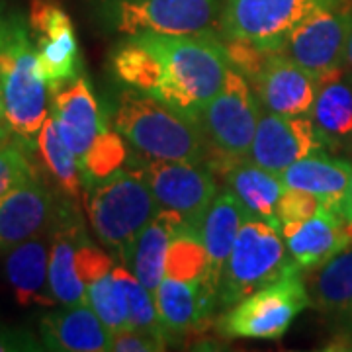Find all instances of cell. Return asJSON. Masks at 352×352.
Instances as JSON below:
<instances>
[{
    "label": "cell",
    "mask_w": 352,
    "mask_h": 352,
    "mask_svg": "<svg viewBox=\"0 0 352 352\" xmlns=\"http://www.w3.org/2000/svg\"><path fill=\"white\" fill-rule=\"evenodd\" d=\"M0 90L6 124L32 149L51 113V90L39 71L28 18L20 12H0Z\"/></svg>",
    "instance_id": "obj_1"
},
{
    "label": "cell",
    "mask_w": 352,
    "mask_h": 352,
    "mask_svg": "<svg viewBox=\"0 0 352 352\" xmlns=\"http://www.w3.org/2000/svg\"><path fill=\"white\" fill-rule=\"evenodd\" d=\"M135 38L163 63L164 92L161 100L198 124L201 108L221 90L231 67L223 41L217 34H139Z\"/></svg>",
    "instance_id": "obj_2"
},
{
    "label": "cell",
    "mask_w": 352,
    "mask_h": 352,
    "mask_svg": "<svg viewBox=\"0 0 352 352\" xmlns=\"http://www.w3.org/2000/svg\"><path fill=\"white\" fill-rule=\"evenodd\" d=\"M113 127L147 161L210 164L212 149L201 127L166 102L124 88L113 106Z\"/></svg>",
    "instance_id": "obj_3"
},
{
    "label": "cell",
    "mask_w": 352,
    "mask_h": 352,
    "mask_svg": "<svg viewBox=\"0 0 352 352\" xmlns=\"http://www.w3.org/2000/svg\"><path fill=\"white\" fill-rule=\"evenodd\" d=\"M87 186L90 226L102 245L124 263L129 247L161 212V206L141 168H120Z\"/></svg>",
    "instance_id": "obj_4"
},
{
    "label": "cell",
    "mask_w": 352,
    "mask_h": 352,
    "mask_svg": "<svg viewBox=\"0 0 352 352\" xmlns=\"http://www.w3.org/2000/svg\"><path fill=\"white\" fill-rule=\"evenodd\" d=\"M261 113L263 106L249 78L231 65L221 90L198 116V126L212 149L214 173L249 159Z\"/></svg>",
    "instance_id": "obj_5"
},
{
    "label": "cell",
    "mask_w": 352,
    "mask_h": 352,
    "mask_svg": "<svg viewBox=\"0 0 352 352\" xmlns=\"http://www.w3.org/2000/svg\"><path fill=\"white\" fill-rule=\"evenodd\" d=\"M292 264L294 261L280 229L263 219L247 217L219 278L217 309H229L282 276Z\"/></svg>",
    "instance_id": "obj_6"
},
{
    "label": "cell",
    "mask_w": 352,
    "mask_h": 352,
    "mask_svg": "<svg viewBox=\"0 0 352 352\" xmlns=\"http://www.w3.org/2000/svg\"><path fill=\"white\" fill-rule=\"evenodd\" d=\"M307 307L311 300L303 270L294 263L282 276L226 309L219 317V333L229 339L280 340Z\"/></svg>",
    "instance_id": "obj_7"
},
{
    "label": "cell",
    "mask_w": 352,
    "mask_h": 352,
    "mask_svg": "<svg viewBox=\"0 0 352 352\" xmlns=\"http://www.w3.org/2000/svg\"><path fill=\"white\" fill-rule=\"evenodd\" d=\"M349 0H223L217 38L282 53L289 34L314 14Z\"/></svg>",
    "instance_id": "obj_8"
},
{
    "label": "cell",
    "mask_w": 352,
    "mask_h": 352,
    "mask_svg": "<svg viewBox=\"0 0 352 352\" xmlns=\"http://www.w3.org/2000/svg\"><path fill=\"white\" fill-rule=\"evenodd\" d=\"M221 0H102V16L122 36L217 34Z\"/></svg>",
    "instance_id": "obj_9"
},
{
    "label": "cell",
    "mask_w": 352,
    "mask_h": 352,
    "mask_svg": "<svg viewBox=\"0 0 352 352\" xmlns=\"http://www.w3.org/2000/svg\"><path fill=\"white\" fill-rule=\"evenodd\" d=\"M141 173L147 178L161 210L180 217L184 226L201 229L212 201L219 194L210 164L149 161L141 166Z\"/></svg>",
    "instance_id": "obj_10"
},
{
    "label": "cell",
    "mask_w": 352,
    "mask_h": 352,
    "mask_svg": "<svg viewBox=\"0 0 352 352\" xmlns=\"http://www.w3.org/2000/svg\"><path fill=\"white\" fill-rule=\"evenodd\" d=\"M352 32V0L314 14L298 25L282 53L302 65L319 80L344 73V55Z\"/></svg>",
    "instance_id": "obj_11"
},
{
    "label": "cell",
    "mask_w": 352,
    "mask_h": 352,
    "mask_svg": "<svg viewBox=\"0 0 352 352\" xmlns=\"http://www.w3.org/2000/svg\"><path fill=\"white\" fill-rule=\"evenodd\" d=\"M28 24L38 50L39 71L51 94L80 76V50L69 14L53 0H32Z\"/></svg>",
    "instance_id": "obj_12"
},
{
    "label": "cell",
    "mask_w": 352,
    "mask_h": 352,
    "mask_svg": "<svg viewBox=\"0 0 352 352\" xmlns=\"http://www.w3.org/2000/svg\"><path fill=\"white\" fill-rule=\"evenodd\" d=\"M327 147L311 116H282L263 110L252 139L249 159L272 173H284L289 164L321 153Z\"/></svg>",
    "instance_id": "obj_13"
},
{
    "label": "cell",
    "mask_w": 352,
    "mask_h": 352,
    "mask_svg": "<svg viewBox=\"0 0 352 352\" xmlns=\"http://www.w3.org/2000/svg\"><path fill=\"white\" fill-rule=\"evenodd\" d=\"M251 85L266 112L309 116L321 80L284 53H270L268 61L252 78Z\"/></svg>",
    "instance_id": "obj_14"
},
{
    "label": "cell",
    "mask_w": 352,
    "mask_h": 352,
    "mask_svg": "<svg viewBox=\"0 0 352 352\" xmlns=\"http://www.w3.org/2000/svg\"><path fill=\"white\" fill-rule=\"evenodd\" d=\"M61 214L63 208L38 176L14 188L0 198V251L51 231Z\"/></svg>",
    "instance_id": "obj_15"
},
{
    "label": "cell",
    "mask_w": 352,
    "mask_h": 352,
    "mask_svg": "<svg viewBox=\"0 0 352 352\" xmlns=\"http://www.w3.org/2000/svg\"><path fill=\"white\" fill-rule=\"evenodd\" d=\"M280 178L288 188L314 194L323 208L346 223H352V163L314 153L289 164Z\"/></svg>",
    "instance_id": "obj_16"
},
{
    "label": "cell",
    "mask_w": 352,
    "mask_h": 352,
    "mask_svg": "<svg viewBox=\"0 0 352 352\" xmlns=\"http://www.w3.org/2000/svg\"><path fill=\"white\" fill-rule=\"evenodd\" d=\"M51 116L78 163L108 124L87 76H78L53 94Z\"/></svg>",
    "instance_id": "obj_17"
},
{
    "label": "cell",
    "mask_w": 352,
    "mask_h": 352,
    "mask_svg": "<svg viewBox=\"0 0 352 352\" xmlns=\"http://www.w3.org/2000/svg\"><path fill=\"white\" fill-rule=\"evenodd\" d=\"M280 233L286 241L292 261L303 272L327 263L337 252L352 245V223L335 217L325 208L303 221L284 223Z\"/></svg>",
    "instance_id": "obj_18"
},
{
    "label": "cell",
    "mask_w": 352,
    "mask_h": 352,
    "mask_svg": "<svg viewBox=\"0 0 352 352\" xmlns=\"http://www.w3.org/2000/svg\"><path fill=\"white\" fill-rule=\"evenodd\" d=\"M51 233H41L4 251V274L20 305L53 307L57 300L50 284Z\"/></svg>",
    "instance_id": "obj_19"
},
{
    "label": "cell",
    "mask_w": 352,
    "mask_h": 352,
    "mask_svg": "<svg viewBox=\"0 0 352 352\" xmlns=\"http://www.w3.org/2000/svg\"><path fill=\"white\" fill-rule=\"evenodd\" d=\"M39 339L45 351L104 352L110 351L112 333L85 303L61 305L39 321Z\"/></svg>",
    "instance_id": "obj_20"
},
{
    "label": "cell",
    "mask_w": 352,
    "mask_h": 352,
    "mask_svg": "<svg viewBox=\"0 0 352 352\" xmlns=\"http://www.w3.org/2000/svg\"><path fill=\"white\" fill-rule=\"evenodd\" d=\"M155 305L168 342L182 339L217 309V296L206 282H180L164 278L157 289Z\"/></svg>",
    "instance_id": "obj_21"
},
{
    "label": "cell",
    "mask_w": 352,
    "mask_h": 352,
    "mask_svg": "<svg viewBox=\"0 0 352 352\" xmlns=\"http://www.w3.org/2000/svg\"><path fill=\"white\" fill-rule=\"evenodd\" d=\"M221 173L226 175L227 190H231L239 200L247 217L263 219L280 229L276 210L278 201L286 190L280 175L252 163L251 159L231 163Z\"/></svg>",
    "instance_id": "obj_22"
},
{
    "label": "cell",
    "mask_w": 352,
    "mask_h": 352,
    "mask_svg": "<svg viewBox=\"0 0 352 352\" xmlns=\"http://www.w3.org/2000/svg\"><path fill=\"white\" fill-rule=\"evenodd\" d=\"M245 219H247V212L243 210L239 200L233 196L231 190H223L215 196L201 223L200 235L210 256V272L204 282L214 289L215 296L219 288L221 272L226 268L233 243L237 239V233Z\"/></svg>",
    "instance_id": "obj_23"
},
{
    "label": "cell",
    "mask_w": 352,
    "mask_h": 352,
    "mask_svg": "<svg viewBox=\"0 0 352 352\" xmlns=\"http://www.w3.org/2000/svg\"><path fill=\"white\" fill-rule=\"evenodd\" d=\"M311 307L325 315L352 319V245L327 263L303 272Z\"/></svg>",
    "instance_id": "obj_24"
},
{
    "label": "cell",
    "mask_w": 352,
    "mask_h": 352,
    "mask_svg": "<svg viewBox=\"0 0 352 352\" xmlns=\"http://www.w3.org/2000/svg\"><path fill=\"white\" fill-rule=\"evenodd\" d=\"M180 226V217L175 214L161 210L159 214L153 217V221L145 227L129 247L124 264L129 268L139 282L151 292L153 296L164 280V256L168 243L173 239L175 231Z\"/></svg>",
    "instance_id": "obj_25"
},
{
    "label": "cell",
    "mask_w": 352,
    "mask_h": 352,
    "mask_svg": "<svg viewBox=\"0 0 352 352\" xmlns=\"http://www.w3.org/2000/svg\"><path fill=\"white\" fill-rule=\"evenodd\" d=\"M82 231L76 217H69L63 210L51 233L50 284L59 305L87 302V286L75 268V247Z\"/></svg>",
    "instance_id": "obj_26"
},
{
    "label": "cell",
    "mask_w": 352,
    "mask_h": 352,
    "mask_svg": "<svg viewBox=\"0 0 352 352\" xmlns=\"http://www.w3.org/2000/svg\"><path fill=\"white\" fill-rule=\"evenodd\" d=\"M344 73L321 80L311 120L327 147H339L352 141V82L342 78Z\"/></svg>",
    "instance_id": "obj_27"
},
{
    "label": "cell",
    "mask_w": 352,
    "mask_h": 352,
    "mask_svg": "<svg viewBox=\"0 0 352 352\" xmlns=\"http://www.w3.org/2000/svg\"><path fill=\"white\" fill-rule=\"evenodd\" d=\"M112 71L116 78L139 92L163 98L164 67L161 59L135 36L124 39L112 55Z\"/></svg>",
    "instance_id": "obj_28"
},
{
    "label": "cell",
    "mask_w": 352,
    "mask_h": 352,
    "mask_svg": "<svg viewBox=\"0 0 352 352\" xmlns=\"http://www.w3.org/2000/svg\"><path fill=\"white\" fill-rule=\"evenodd\" d=\"M210 272V256L200 229L180 226L168 243L164 256V278L180 282H204Z\"/></svg>",
    "instance_id": "obj_29"
},
{
    "label": "cell",
    "mask_w": 352,
    "mask_h": 352,
    "mask_svg": "<svg viewBox=\"0 0 352 352\" xmlns=\"http://www.w3.org/2000/svg\"><path fill=\"white\" fill-rule=\"evenodd\" d=\"M38 149L41 153L43 163L47 164L53 178L59 182V186L67 196L78 198L80 196V176L82 168L73 151L67 147L61 138L57 124L50 113L45 124L41 126L38 135Z\"/></svg>",
    "instance_id": "obj_30"
},
{
    "label": "cell",
    "mask_w": 352,
    "mask_h": 352,
    "mask_svg": "<svg viewBox=\"0 0 352 352\" xmlns=\"http://www.w3.org/2000/svg\"><path fill=\"white\" fill-rule=\"evenodd\" d=\"M112 276L120 292H122L124 303H126L127 327L141 329V331L153 333L155 337H159L166 344H170L168 339H166V335H164L151 292L145 288L135 278V274L129 268H126L124 264L113 266Z\"/></svg>",
    "instance_id": "obj_31"
},
{
    "label": "cell",
    "mask_w": 352,
    "mask_h": 352,
    "mask_svg": "<svg viewBox=\"0 0 352 352\" xmlns=\"http://www.w3.org/2000/svg\"><path fill=\"white\" fill-rule=\"evenodd\" d=\"M127 161V143L124 135L108 124L104 126L85 159L80 161L82 176L88 182L100 180L120 170Z\"/></svg>",
    "instance_id": "obj_32"
},
{
    "label": "cell",
    "mask_w": 352,
    "mask_h": 352,
    "mask_svg": "<svg viewBox=\"0 0 352 352\" xmlns=\"http://www.w3.org/2000/svg\"><path fill=\"white\" fill-rule=\"evenodd\" d=\"M87 303L98 315L110 333H118L127 327V311L122 292L118 288L112 272L98 278L87 288Z\"/></svg>",
    "instance_id": "obj_33"
},
{
    "label": "cell",
    "mask_w": 352,
    "mask_h": 352,
    "mask_svg": "<svg viewBox=\"0 0 352 352\" xmlns=\"http://www.w3.org/2000/svg\"><path fill=\"white\" fill-rule=\"evenodd\" d=\"M113 258L116 256L112 252L102 251L100 247H96L85 231L80 233L75 247V268L76 274L87 288L98 278L112 272L116 266Z\"/></svg>",
    "instance_id": "obj_34"
},
{
    "label": "cell",
    "mask_w": 352,
    "mask_h": 352,
    "mask_svg": "<svg viewBox=\"0 0 352 352\" xmlns=\"http://www.w3.org/2000/svg\"><path fill=\"white\" fill-rule=\"evenodd\" d=\"M32 178H36L34 166L20 145L6 143L0 147V198Z\"/></svg>",
    "instance_id": "obj_35"
},
{
    "label": "cell",
    "mask_w": 352,
    "mask_h": 352,
    "mask_svg": "<svg viewBox=\"0 0 352 352\" xmlns=\"http://www.w3.org/2000/svg\"><path fill=\"white\" fill-rule=\"evenodd\" d=\"M323 210V204L319 201L317 196L305 192L300 188H288L284 190L282 198L278 201V223L280 227L284 223H294V221H303L311 215L319 214Z\"/></svg>",
    "instance_id": "obj_36"
},
{
    "label": "cell",
    "mask_w": 352,
    "mask_h": 352,
    "mask_svg": "<svg viewBox=\"0 0 352 352\" xmlns=\"http://www.w3.org/2000/svg\"><path fill=\"white\" fill-rule=\"evenodd\" d=\"M166 342L155 337L153 333L141 331V329H122L112 333V352H159L166 351Z\"/></svg>",
    "instance_id": "obj_37"
},
{
    "label": "cell",
    "mask_w": 352,
    "mask_h": 352,
    "mask_svg": "<svg viewBox=\"0 0 352 352\" xmlns=\"http://www.w3.org/2000/svg\"><path fill=\"white\" fill-rule=\"evenodd\" d=\"M45 351L41 339L25 329L0 327V352H39Z\"/></svg>",
    "instance_id": "obj_38"
},
{
    "label": "cell",
    "mask_w": 352,
    "mask_h": 352,
    "mask_svg": "<svg viewBox=\"0 0 352 352\" xmlns=\"http://www.w3.org/2000/svg\"><path fill=\"white\" fill-rule=\"evenodd\" d=\"M323 351L331 352H352V319L344 323V327L329 340L327 346H323Z\"/></svg>",
    "instance_id": "obj_39"
},
{
    "label": "cell",
    "mask_w": 352,
    "mask_h": 352,
    "mask_svg": "<svg viewBox=\"0 0 352 352\" xmlns=\"http://www.w3.org/2000/svg\"><path fill=\"white\" fill-rule=\"evenodd\" d=\"M342 71H344V76H346V78L352 82V32H351V38H349V45H346V55H344Z\"/></svg>",
    "instance_id": "obj_40"
},
{
    "label": "cell",
    "mask_w": 352,
    "mask_h": 352,
    "mask_svg": "<svg viewBox=\"0 0 352 352\" xmlns=\"http://www.w3.org/2000/svg\"><path fill=\"white\" fill-rule=\"evenodd\" d=\"M8 143V129L4 126H0V147H4Z\"/></svg>",
    "instance_id": "obj_41"
},
{
    "label": "cell",
    "mask_w": 352,
    "mask_h": 352,
    "mask_svg": "<svg viewBox=\"0 0 352 352\" xmlns=\"http://www.w3.org/2000/svg\"><path fill=\"white\" fill-rule=\"evenodd\" d=\"M0 122H6V118H4V102H2V90H0Z\"/></svg>",
    "instance_id": "obj_42"
}]
</instances>
